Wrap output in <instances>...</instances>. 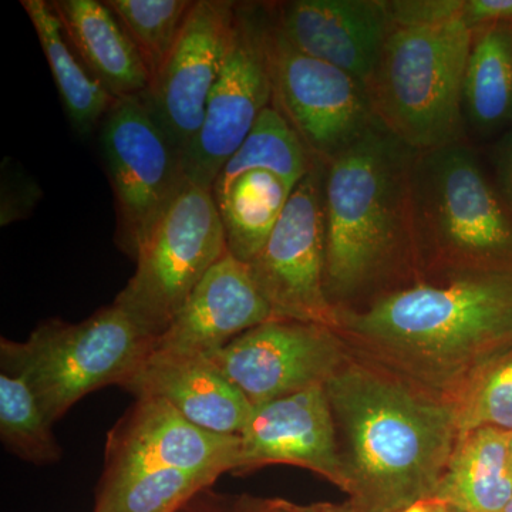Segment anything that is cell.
<instances>
[{"instance_id":"30","label":"cell","mask_w":512,"mask_h":512,"mask_svg":"<svg viewBox=\"0 0 512 512\" xmlns=\"http://www.w3.org/2000/svg\"><path fill=\"white\" fill-rule=\"evenodd\" d=\"M461 20L470 30L501 23L512 25V0H464Z\"/></svg>"},{"instance_id":"13","label":"cell","mask_w":512,"mask_h":512,"mask_svg":"<svg viewBox=\"0 0 512 512\" xmlns=\"http://www.w3.org/2000/svg\"><path fill=\"white\" fill-rule=\"evenodd\" d=\"M238 436L211 433L192 424L158 397H137L107 434L99 487L161 470L237 473Z\"/></svg>"},{"instance_id":"15","label":"cell","mask_w":512,"mask_h":512,"mask_svg":"<svg viewBox=\"0 0 512 512\" xmlns=\"http://www.w3.org/2000/svg\"><path fill=\"white\" fill-rule=\"evenodd\" d=\"M237 473L266 464H292L348 488L345 464L325 384L256 404L239 434Z\"/></svg>"},{"instance_id":"16","label":"cell","mask_w":512,"mask_h":512,"mask_svg":"<svg viewBox=\"0 0 512 512\" xmlns=\"http://www.w3.org/2000/svg\"><path fill=\"white\" fill-rule=\"evenodd\" d=\"M276 28L299 52L338 67L365 86L393 25L384 0L269 2Z\"/></svg>"},{"instance_id":"31","label":"cell","mask_w":512,"mask_h":512,"mask_svg":"<svg viewBox=\"0 0 512 512\" xmlns=\"http://www.w3.org/2000/svg\"><path fill=\"white\" fill-rule=\"evenodd\" d=\"M494 183L512 214V124L505 128L493 148Z\"/></svg>"},{"instance_id":"8","label":"cell","mask_w":512,"mask_h":512,"mask_svg":"<svg viewBox=\"0 0 512 512\" xmlns=\"http://www.w3.org/2000/svg\"><path fill=\"white\" fill-rule=\"evenodd\" d=\"M117 212V247L136 261L165 211L188 183L183 157L141 96L121 97L100 124Z\"/></svg>"},{"instance_id":"3","label":"cell","mask_w":512,"mask_h":512,"mask_svg":"<svg viewBox=\"0 0 512 512\" xmlns=\"http://www.w3.org/2000/svg\"><path fill=\"white\" fill-rule=\"evenodd\" d=\"M336 330L421 365L454 367L512 343V271L404 285L362 309H336Z\"/></svg>"},{"instance_id":"23","label":"cell","mask_w":512,"mask_h":512,"mask_svg":"<svg viewBox=\"0 0 512 512\" xmlns=\"http://www.w3.org/2000/svg\"><path fill=\"white\" fill-rule=\"evenodd\" d=\"M292 191L281 178L264 170L239 175L212 194L224 228L229 254L249 264L262 251Z\"/></svg>"},{"instance_id":"7","label":"cell","mask_w":512,"mask_h":512,"mask_svg":"<svg viewBox=\"0 0 512 512\" xmlns=\"http://www.w3.org/2000/svg\"><path fill=\"white\" fill-rule=\"evenodd\" d=\"M227 252L212 192L187 183L148 235L136 272L114 303L156 340Z\"/></svg>"},{"instance_id":"27","label":"cell","mask_w":512,"mask_h":512,"mask_svg":"<svg viewBox=\"0 0 512 512\" xmlns=\"http://www.w3.org/2000/svg\"><path fill=\"white\" fill-rule=\"evenodd\" d=\"M221 477L212 471L161 470L99 487L93 512H175Z\"/></svg>"},{"instance_id":"35","label":"cell","mask_w":512,"mask_h":512,"mask_svg":"<svg viewBox=\"0 0 512 512\" xmlns=\"http://www.w3.org/2000/svg\"><path fill=\"white\" fill-rule=\"evenodd\" d=\"M503 512H512V498L510 500V503L507 504V507H505V510Z\"/></svg>"},{"instance_id":"14","label":"cell","mask_w":512,"mask_h":512,"mask_svg":"<svg viewBox=\"0 0 512 512\" xmlns=\"http://www.w3.org/2000/svg\"><path fill=\"white\" fill-rule=\"evenodd\" d=\"M237 2L198 0L173 52L150 89L141 94L151 116L184 157L204 124L205 109L234 28Z\"/></svg>"},{"instance_id":"24","label":"cell","mask_w":512,"mask_h":512,"mask_svg":"<svg viewBox=\"0 0 512 512\" xmlns=\"http://www.w3.org/2000/svg\"><path fill=\"white\" fill-rule=\"evenodd\" d=\"M316 161L285 117L269 106L262 111L237 153L224 165L211 192L217 194L239 175L255 170L275 174L293 191Z\"/></svg>"},{"instance_id":"20","label":"cell","mask_w":512,"mask_h":512,"mask_svg":"<svg viewBox=\"0 0 512 512\" xmlns=\"http://www.w3.org/2000/svg\"><path fill=\"white\" fill-rule=\"evenodd\" d=\"M434 498L461 512H503L512 498L510 433L481 427L460 434Z\"/></svg>"},{"instance_id":"29","label":"cell","mask_w":512,"mask_h":512,"mask_svg":"<svg viewBox=\"0 0 512 512\" xmlns=\"http://www.w3.org/2000/svg\"><path fill=\"white\" fill-rule=\"evenodd\" d=\"M393 28H427L461 20L464 0H384Z\"/></svg>"},{"instance_id":"19","label":"cell","mask_w":512,"mask_h":512,"mask_svg":"<svg viewBox=\"0 0 512 512\" xmlns=\"http://www.w3.org/2000/svg\"><path fill=\"white\" fill-rule=\"evenodd\" d=\"M50 5L73 52L114 99L150 89V74L136 46L106 2L53 0Z\"/></svg>"},{"instance_id":"22","label":"cell","mask_w":512,"mask_h":512,"mask_svg":"<svg viewBox=\"0 0 512 512\" xmlns=\"http://www.w3.org/2000/svg\"><path fill=\"white\" fill-rule=\"evenodd\" d=\"M55 79L63 109L80 136L92 133L113 106V96L87 72L73 52L55 10L46 0H22Z\"/></svg>"},{"instance_id":"12","label":"cell","mask_w":512,"mask_h":512,"mask_svg":"<svg viewBox=\"0 0 512 512\" xmlns=\"http://www.w3.org/2000/svg\"><path fill=\"white\" fill-rule=\"evenodd\" d=\"M336 332L318 323L269 320L207 357L256 406L328 382L343 365Z\"/></svg>"},{"instance_id":"32","label":"cell","mask_w":512,"mask_h":512,"mask_svg":"<svg viewBox=\"0 0 512 512\" xmlns=\"http://www.w3.org/2000/svg\"><path fill=\"white\" fill-rule=\"evenodd\" d=\"M239 501L247 512H356L349 504L299 505L279 500V498L261 500V498L248 497V495H242L239 497Z\"/></svg>"},{"instance_id":"11","label":"cell","mask_w":512,"mask_h":512,"mask_svg":"<svg viewBox=\"0 0 512 512\" xmlns=\"http://www.w3.org/2000/svg\"><path fill=\"white\" fill-rule=\"evenodd\" d=\"M325 164L316 161L296 185L262 251L249 262L274 319L318 323L336 330L325 288Z\"/></svg>"},{"instance_id":"25","label":"cell","mask_w":512,"mask_h":512,"mask_svg":"<svg viewBox=\"0 0 512 512\" xmlns=\"http://www.w3.org/2000/svg\"><path fill=\"white\" fill-rule=\"evenodd\" d=\"M53 424L22 377L0 373V440L9 453L36 466L57 463Z\"/></svg>"},{"instance_id":"10","label":"cell","mask_w":512,"mask_h":512,"mask_svg":"<svg viewBox=\"0 0 512 512\" xmlns=\"http://www.w3.org/2000/svg\"><path fill=\"white\" fill-rule=\"evenodd\" d=\"M266 23V3L237 2L227 55L208 97L204 124L183 157L188 183L211 191L262 111L272 106Z\"/></svg>"},{"instance_id":"2","label":"cell","mask_w":512,"mask_h":512,"mask_svg":"<svg viewBox=\"0 0 512 512\" xmlns=\"http://www.w3.org/2000/svg\"><path fill=\"white\" fill-rule=\"evenodd\" d=\"M417 151L375 121L325 165V288L335 309L416 261Z\"/></svg>"},{"instance_id":"28","label":"cell","mask_w":512,"mask_h":512,"mask_svg":"<svg viewBox=\"0 0 512 512\" xmlns=\"http://www.w3.org/2000/svg\"><path fill=\"white\" fill-rule=\"evenodd\" d=\"M456 412L460 434L481 427L512 433V349L480 367Z\"/></svg>"},{"instance_id":"21","label":"cell","mask_w":512,"mask_h":512,"mask_svg":"<svg viewBox=\"0 0 512 512\" xmlns=\"http://www.w3.org/2000/svg\"><path fill=\"white\" fill-rule=\"evenodd\" d=\"M471 33L464 120L481 136L501 134L512 124V25L483 26Z\"/></svg>"},{"instance_id":"17","label":"cell","mask_w":512,"mask_h":512,"mask_svg":"<svg viewBox=\"0 0 512 512\" xmlns=\"http://www.w3.org/2000/svg\"><path fill=\"white\" fill-rule=\"evenodd\" d=\"M269 320H275L271 306L249 265L227 252L154 340V349L208 356Z\"/></svg>"},{"instance_id":"4","label":"cell","mask_w":512,"mask_h":512,"mask_svg":"<svg viewBox=\"0 0 512 512\" xmlns=\"http://www.w3.org/2000/svg\"><path fill=\"white\" fill-rule=\"evenodd\" d=\"M417 256L443 276L512 271V214L466 141L417 151Z\"/></svg>"},{"instance_id":"18","label":"cell","mask_w":512,"mask_h":512,"mask_svg":"<svg viewBox=\"0 0 512 512\" xmlns=\"http://www.w3.org/2000/svg\"><path fill=\"white\" fill-rule=\"evenodd\" d=\"M123 389L134 397H158L195 426L239 436L251 402L204 355L153 349Z\"/></svg>"},{"instance_id":"9","label":"cell","mask_w":512,"mask_h":512,"mask_svg":"<svg viewBox=\"0 0 512 512\" xmlns=\"http://www.w3.org/2000/svg\"><path fill=\"white\" fill-rule=\"evenodd\" d=\"M266 53L272 106L315 160L329 164L377 120L365 84L332 64L299 52L276 28L269 9Z\"/></svg>"},{"instance_id":"26","label":"cell","mask_w":512,"mask_h":512,"mask_svg":"<svg viewBox=\"0 0 512 512\" xmlns=\"http://www.w3.org/2000/svg\"><path fill=\"white\" fill-rule=\"evenodd\" d=\"M143 60L151 83L173 52L194 2L191 0H107ZM151 86V84H150Z\"/></svg>"},{"instance_id":"36","label":"cell","mask_w":512,"mask_h":512,"mask_svg":"<svg viewBox=\"0 0 512 512\" xmlns=\"http://www.w3.org/2000/svg\"><path fill=\"white\" fill-rule=\"evenodd\" d=\"M510 458H511V466H512V433H510Z\"/></svg>"},{"instance_id":"1","label":"cell","mask_w":512,"mask_h":512,"mask_svg":"<svg viewBox=\"0 0 512 512\" xmlns=\"http://www.w3.org/2000/svg\"><path fill=\"white\" fill-rule=\"evenodd\" d=\"M325 389L353 510L397 512L434 497L460 439L456 407L365 367L340 366Z\"/></svg>"},{"instance_id":"5","label":"cell","mask_w":512,"mask_h":512,"mask_svg":"<svg viewBox=\"0 0 512 512\" xmlns=\"http://www.w3.org/2000/svg\"><path fill=\"white\" fill-rule=\"evenodd\" d=\"M471 30L463 20L393 28L372 80L373 113L414 151L466 141L463 84Z\"/></svg>"},{"instance_id":"33","label":"cell","mask_w":512,"mask_h":512,"mask_svg":"<svg viewBox=\"0 0 512 512\" xmlns=\"http://www.w3.org/2000/svg\"><path fill=\"white\" fill-rule=\"evenodd\" d=\"M175 512H241L238 498H228L205 488Z\"/></svg>"},{"instance_id":"34","label":"cell","mask_w":512,"mask_h":512,"mask_svg":"<svg viewBox=\"0 0 512 512\" xmlns=\"http://www.w3.org/2000/svg\"><path fill=\"white\" fill-rule=\"evenodd\" d=\"M397 512H461L454 508L453 505L444 503L439 498H426V500L417 501L409 507Z\"/></svg>"},{"instance_id":"6","label":"cell","mask_w":512,"mask_h":512,"mask_svg":"<svg viewBox=\"0 0 512 512\" xmlns=\"http://www.w3.org/2000/svg\"><path fill=\"white\" fill-rule=\"evenodd\" d=\"M153 349L154 339L113 302L82 322L46 320L25 342L0 339V366L29 384L55 423L90 393L123 387Z\"/></svg>"},{"instance_id":"37","label":"cell","mask_w":512,"mask_h":512,"mask_svg":"<svg viewBox=\"0 0 512 512\" xmlns=\"http://www.w3.org/2000/svg\"><path fill=\"white\" fill-rule=\"evenodd\" d=\"M238 504H239V508H241L242 512H247V511H245V508L242 507L241 501H239V497H238Z\"/></svg>"}]
</instances>
